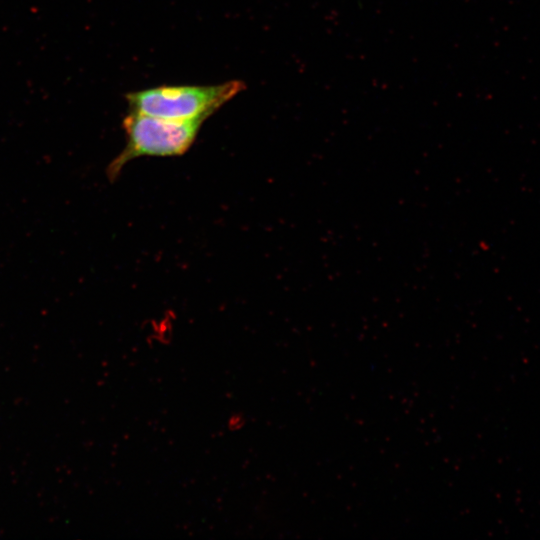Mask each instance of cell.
Segmentation results:
<instances>
[{"label": "cell", "mask_w": 540, "mask_h": 540, "mask_svg": "<svg viewBox=\"0 0 540 540\" xmlns=\"http://www.w3.org/2000/svg\"><path fill=\"white\" fill-rule=\"evenodd\" d=\"M246 88L240 80L216 85L159 86L126 94L129 111L173 121L204 122Z\"/></svg>", "instance_id": "6da1fadb"}, {"label": "cell", "mask_w": 540, "mask_h": 540, "mask_svg": "<svg viewBox=\"0 0 540 540\" xmlns=\"http://www.w3.org/2000/svg\"><path fill=\"white\" fill-rule=\"evenodd\" d=\"M203 122L173 121L129 111L123 120L126 145L111 163L108 173L116 176L129 161L141 156H179L193 144Z\"/></svg>", "instance_id": "7a4b0ae2"}, {"label": "cell", "mask_w": 540, "mask_h": 540, "mask_svg": "<svg viewBox=\"0 0 540 540\" xmlns=\"http://www.w3.org/2000/svg\"><path fill=\"white\" fill-rule=\"evenodd\" d=\"M227 425L230 431L240 430L245 425V418L241 413H233L228 418Z\"/></svg>", "instance_id": "3957f363"}]
</instances>
